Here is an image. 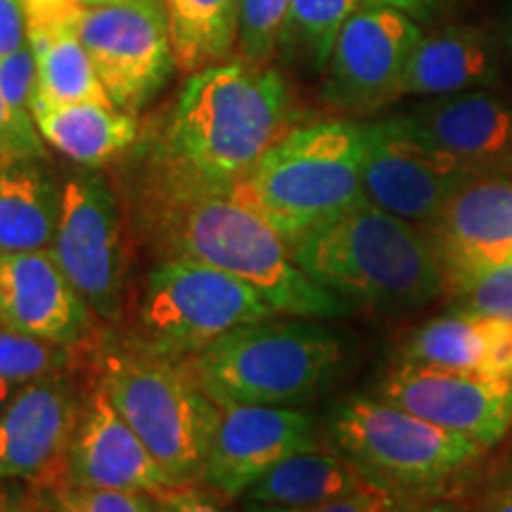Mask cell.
Instances as JSON below:
<instances>
[{
  "instance_id": "obj_15",
  "label": "cell",
  "mask_w": 512,
  "mask_h": 512,
  "mask_svg": "<svg viewBox=\"0 0 512 512\" xmlns=\"http://www.w3.org/2000/svg\"><path fill=\"white\" fill-rule=\"evenodd\" d=\"M202 486L219 496L240 498L280 460L318 446L316 420L302 408L219 406Z\"/></svg>"
},
{
  "instance_id": "obj_33",
  "label": "cell",
  "mask_w": 512,
  "mask_h": 512,
  "mask_svg": "<svg viewBox=\"0 0 512 512\" xmlns=\"http://www.w3.org/2000/svg\"><path fill=\"white\" fill-rule=\"evenodd\" d=\"M0 157L5 162L24 157H48L46 140L38 133L34 114L19 112L0 93Z\"/></svg>"
},
{
  "instance_id": "obj_11",
  "label": "cell",
  "mask_w": 512,
  "mask_h": 512,
  "mask_svg": "<svg viewBox=\"0 0 512 512\" xmlns=\"http://www.w3.org/2000/svg\"><path fill=\"white\" fill-rule=\"evenodd\" d=\"M361 178L370 204L427 228L475 174L394 114L363 121Z\"/></svg>"
},
{
  "instance_id": "obj_12",
  "label": "cell",
  "mask_w": 512,
  "mask_h": 512,
  "mask_svg": "<svg viewBox=\"0 0 512 512\" xmlns=\"http://www.w3.org/2000/svg\"><path fill=\"white\" fill-rule=\"evenodd\" d=\"M422 29L389 5H363L339 31L320 95L332 110L370 117L401 98L403 74Z\"/></svg>"
},
{
  "instance_id": "obj_13",
  "label": "cell",
  "mask_w": 512,
  "mask_h": 512,
  "mask_svg": "<svg viewBox=\"0 0 512 512\" xmlns=\"http://www.w3.org/2000/svg\"><path fill=\"white\" fill-rule=\"evenodd\" d=\"M377 389L380 399L484 448L498 444L512 425V377L399 361Z\"/></svg>"
},
{
  "instance_id": "obj_39",
  "label": "cell",
  "mask_w": 512,
  "mask_h": 512,
  "mask_svg": "<svg viewBox=\"0 0 512 512\" xmlns=\"http://www.w3.org/2000/svg\"><path fill=\"white\" fill-rule=\"evenodd\" d=\"M477 512H512V477L496 484L489 494L484 496Z\"/></svg>"
},
{
  "instance_id": "obj_4",
  "label": "cell",
  "mask_w": 512,
  "mask_h": 512,
  "mask_svg": "<svg viewBox=\"0 0 512 512\" xmlns=\"http://www.w3.org/2000/svg\"><path fill=\"white\" fill-rule=\"evenodd\" d=\"M363 121H316L290 128L235 183V192L292 247L366 202Z\"/></svg>"
},
{
  "instance_id": "obj_9",
  "label": "cell",
  "mask_w": 512,
  "mask_h": 512,
  "mask_svg": "<svg viewBox=\"0 0 512 512\" xmlns=\"http://www.w3.org/2000/svg\"><path fill=\"white\" fill-rule=\"evenodd\" d=\"M126 230L124 207L110 178L91 166H79L64 178L50 252L105 328H119L126 311Z\"/></svg>"
},
{
  "instance_id": "obj_30",
  "label": "cell",
  "mask_w": 512,
  "mask_h": 512,
  "mask_svg": "<svg viewBox=\"0 0 512 512\" xmlns=\"http://www.w3.org/2000/svg\"><path fill=\"white\" fill-rule=\"evenodd\" d=\"M41 494L60 512H152L150 496L133 491L53 484L41 489Z\"/></svg>"
},
{
  "instance_id": "obj_31",
  "label": "cell",
  "mask_w": 512,
  "mask_h": 512,
  "mask_svg": "<svg viewBox=\"0 0 512 512\" xmlns=\"http://www.w3.org/2000/svg\"><path fill=\"white\" fill-rule=\"evenodd\" d=\"M453 292H456L460 309L512 323V264L479 273L475 278L453 287Z\"/></svg>"
},
{
  "instance_id": "obj_7",
  "label": "cell",
  "mask_w": 512,
  "mask_h": 512,
  "mask_svg": "<svg viewBox=\"0 0 512 512\" xmlns=\"http://www.w3.org/2000/svg\"><path fill=\"white\" fill-rule=\"evenodd\" d=\"M332 444L370 484L401 501L444 498L467 477L486 448L465 434L370 396H349L328 418Z\"/></svg>"
},
{
  "instance_id": "obj_27",
  "label": "cell",
  "mask_w": 512,
  "mask_h": 512,
  "mask_svg": "<svg viewBox=\"0 0 512 512\" xmlns=\"http://www.w3.org/2000/svg\"><path fill=\"white\" fill-rule=\"evenodd\" d=\"M366 0H290L275 55L290 69L320 76L339 31Z\"/></svg>"
},
{
  "instance_id": "obj_38",
  "label": "cell",
  "mask_w": 512,
  "mask_h": 512,
  "mask_svg": "<svg viewBox=\"0 0 512 512\" xmlns=\"http://www.w3.org/2000/svg\"><path fill=\"white\" fill-rule=\"evenodd\" d=\"M387 512H465L460 505L446 498H425V501H396Z\"/></svg>"
},
{
  "instance_id": "obj_22",
  "label": "cell",
  "mask_w": 512,
  "mask_h": 512,
  "mask_svg": "<svg viewBox=\"0 0 512 512\" xmlns=\"http://www.w3.org/2000/svg\"><path fill=\"white\" fill-rule=\"evenodd\" d=\"M31 114L41 138L53 150L91 169L126 157L140 138L136 114H126L102 102L53 105L36 98Z\"/></svg>"
},
{
  "instance_id": "obj_2",
  "label": "cell",
  "mask_w": 512,
  "mask_h": 512,
  "mask_svg": "<svg viewBox=\"0 0 512 512\" xmlns=\"http://www.w3.org/2000/svg\"><path fill=\"white\" fill-rule=\"evenodd\" d=\"M290 88L278 69L221 62L188 76L138 147L166 169L207 185H235L290 128Z\"/></svg>"
},
{
  "instance_id": "obj_1",
  "label": "cell",
  "mask_w": 512,
  "mask_h": 512,
  "mask_svg": "<svg viewBox=\"0 0 512 512\" xmlns=\"http://www.w3.org/2000/svg\"><path fill=\"white\" fill-rule=\"evenodd\" d=\"M117 192L131 240L152 259H192L235 275L280 316H349L347 299L313 283L235 185L192 181L133 145Z\"/></svg>"
},
{
  "instance_id": "obj_18",
  "label": "cell",
  "mask_w": 512,
  "mask_h": 512,
  "mask_svg": "<svg viewBox=\"0 0 512 512\" xmlns=\"http://www.w3.org/2000/svg\"><path fill=\"white\" fill-rule=\"evenodd\" d=\"M100 320L50 249L0 254V325L60 344H88Z\"/></svg>"
},
{
  "instance_id": "obj_41",
  "label": "cell",
  "mask_w": 512,
  "mask_h": 512,
  "mask_svg": "<svg viewBox=\"0 0 512 512\" xmlns=\"http://www.w3.org/2000/svg\"><path fill=\"white\" fill-rule=\"evenodd\" d=\"M19 387H22V384L12 382V380H8V377L0 375V415H3L5 408L10 406V401L15 399V394L19 392Z\"/></svg>"
},
{
  "instance_id": "obj_45",
  "label": "cell",
  "mask_w": 512,
  "mask_h": 512,
  "mask_svg": "<svg viewBox=\"0 0 512 512\" xmlns=\"http://www.w3.org/2000/svg\"><path fill=\"white\" fill-rule=\"evenodd\" d=\"M3 164H5V159H3V157H0V166H3Z\"/></svg>"
},
{
  "instance_id": "obj_17",
  "label": "cell",
  "mask_w": 512,
  "mask_h": 512,
  "mask_svg": "<svg viewBox=\"0 0 512 512\" xmlns=\"http://www.w3.org/2000/svg\"><path fill=\"white\" fill-rule=\"evenodd\" d=\"M448 290L512 264V176H475L427 226Z\"/></svg>"
},
{
  "instance_id": "obj_19",
  "label": "cell",
  "mask_w": 512,
  "mask_h": 512,
  "mask_svg": "<svg viewBox=\"0 0 512 512\" xmlns=\"http://www.w3.org/2000/svg\"><path fill=\"white\" fill-rule=\"evenodd\" d=\"M401 117L475 176H512V102L491 88L427 98Z\"/></svg>"
},
{
  "instance_id": "obj_16",
  "label": "cell",
  "mask_w": 512,
  "mask_h": 512,
  "mask_svg": "<svg viewBox=\"0 0 512 512\" xmlns=\"http://www.w3.org/2000/svg\"><path fill=\"white\" fill-rule=\"evenodd\" d=\"M86 392L79 373L50 375L19 387L0 415V482L34 479L38 484L60 465Z\"/></svg>"
},
{
  "instance_id": "obj_10",
  "label": "cell",
  "mask_w": 512,
  "mask_h": 512,
  "mask_svg": "<svg viewBox=\"0 0 512 512\" xmlns=\"http://www.w3.org/2000/svg\"><path fill=\"white\" fill-rule=\"evenodd\" d=\"M62 12L112 105L138 117L176 69L164 0H91Z\"/></svg>"
},
{
  "instance_id": "obj_25",
  "label": "cell",
  "mask_w": 512,
  "mask_h": 512,
  "mask_svg": "<svg viewBox=\"0 0 512 512\" xmlns=\"http://www.w3.org/2000/svg\"><path fill=\"white\" fill-rule=\"evenodd\" d=\"M370 484L363 472L339 451H311L294 453L280 460L245 494V503L261 505H316L337 501V498L358 494Z\"/></svg>"
},
{
  "instance_id": "obj_29",
  "label": "cell",
  "mask_w": 512,
  "mask_h": 512,
  "mask_svg": "<svg viewBox=\"0 0 512 512\" xmlns=\"http://www.w3.org/2000/svg\"><path fill=\"white\" fill-rule=\"evenodd\" d=\"M290 0H240L238 50L242 60L268 64L278 46V34Z\"/></svg>"
},
{
  "instance_id": "obj_44",
  "label": "cell",
  "mask_w": 512,
  "mask_h": 512,
  "mask_svg": "<svg viewBox=\"0 0 512 512\" xmlns=\"http://www.w3.org/2000/svg\"><path fill=\"white\" fill-rule=\"evenodd\" d=\"M508 50H510V60H512V12L508 19Z\"/></svg>"
},
{
  "instance_id": "obj_26",
  "label": "cell",
  "mask_w": 512,
  "mask_h": 512,
  "mask_svg": "<svg viewBox=\"0 0 512 512\" xmlns=\"http://www.w3.org/2000/svg\"><path fill=\"white\" fill-rule=\"evenodd\" d=\"M164 10L178 72L226 62L238 46L240 0H164Z\"/></svg>"
},
{
  "instance_id": "obj_35",
  "label": "cell",
  "mask_w": 512,
  "mask_h": 512,
  "mask_svg": "<svg viewBox=\"0 0 512 512\" xmlns=\"http://www.w3.org/2000/svg\"><path fill=\"white\" fill-rule=\"evenodd\" d=\"M152 512H230L221 503V496L202 484H176L169 489L147 494Z\"/></svg>"
},
{
  "instance_id": "obj_28",
  "label": "cell",
  "mask_w": 512,
  "mask_h": 512,
  "mask_svg": "<svg viewBox=\"0 0 512 512\" xmlns=\"http://www.w3.org/2000/svg\"><path fill=\"white\" fill-rule=\"evenodd\" d=\"M100 335L88 344H60L0 325V375L27 384L50 375L91 370Z\"/></svg>"
},
{
  "instance_id": "obj_43",
  "label": "cell",
  "mask_w": 512,
  "mask_h": 512,
  "mask_svg": "<svg viewBox=\"0 0 512 512\" xmlns=\"http://www.w3.org/2000/svg\"><path fill=\"white\" fill-rule=\"evenodd\" d=\"M0 512H27V505H17L5 491H0Z\"/></svg>"
},
{
  "instance_id": "obj_21",
  "label": "cell",
  "mask_w": 512,
  "mask_h": 512,
  "mask_svg": "<svg viewBox=\"0 0 512 512\" xmlns=\"http://www.w3.org/2000/svg\"><path fill=\"white\" fill-rule=\"evenodd\" d=\"M401 361L512 377V323L465 309L437 316L406 339Z\"/></svg>"
},
{
  "instance_id": "obj_37",
  "label": "cell",
  "mask_w": 512,
  "mask_h": 512,
  "mask_svg": "<svg viewBox=\"0 0 512 512\" xmlns=\"http://www.w3.org/2000/svg\"><path fill=\"white\" fill-rule=\"evenodd\" d=\"M441 3L444 0H366L363 5H389V8L406 12L415 22H422V19H430Z\"/></svg>"
},
{
  "instance_id": "obj_23",
  "label": "cell",
  "mask_w": 512,
  "mask_h": 512,
  "mask_svg": "<svg viewBox=\"0 0 512 512\" xmlns=\"http://www.w3.org/2000/svg\"><path fill=\"white\" fill-rule=\"evenodd\" d=\"M62 209V183L48 157L0 166V254L50 249Z\"/></svg>"
},
{
  "instance_id": "obj_42",
  "label": "cell",
  "mask_w": 512,
  "mask_h": 512,
  "mask_svg": "<svg viewBox=\"0 0 512 512\" xmlns=\"http://www.w3.org/2000/svg\"><path fill=\"white\" fill-rule=\"evenodd\" d=\"M27 512H60V510H57L55 508V505L53 503H50L48 501V498L46 496H38L36 498V501L34 503H31V505H27Z\"/></svg>"
},
{
  "instance_id": "obj_6",
  "label": "cell",
  "mask_w": 512,
  "mask_h": 512,
  "mask_svg": "<svg viewBox=\"0 0 512 512\" xmlns=\"http://www.w3.org/2000/svg\"><path fill=\"white\" fill-rule=\"evenodd\" d=\"M93 375L166 475L176 484H202L221 408L183 363L145 354L117 332H102Z\"/></svg>"
},
{
  "instance_id": "obj_40",
  "label": "cell",
  "mask_w": 512,
  "mask_h": 512,
  "mask_svg": "<svg viewBox=\"0 0 512 512\" xmlns=\"http://www.w3.org/2000/svg\"><path fill=\"white\" fill-rule=\"evenodd\" d=\"M27 3L29 17H41V15H53V12H62L74 5L91 3V0H24Z\"/></svg>"
},
{
  "instance_id": "obj_32",
  "label": "cell",
  "mask_w": 512,
  "mask_h": 512,
  "mask_svg": "<svg viewBox=\"0 0 512 512\" xmlns=\"http://www.w3.org/2000/svg\"><path fill=\"white\" fill-rule=\"evenodd\" d=\"M0 93L15 110L31 114L38 95V67L31 41L0 60Z\"/></svg>"
},
{
  "instance_id": "obj_20",
  "label": "cell",
  "mask_w": 512,
  "mask_h": 512,
  "mask_svg": "<svg viewBox=\"0 0 512 512\" xmlns=\"http://www.w3.org/2000/svg\"><path fill=\"white\" fill-rule=\"evenodd\" d=\"M501 81V55L496 41L472 24H451L432 34H422L415 43L401 98H444L482 91Z\"/></svg>"
},
{
  "instance_id": "obj_36",
  "label": "cell",
  "mask_w": 512,
  "mask_h": 512,
  "mask_svg": "<svg viewBox=\"0 0 512 512\" xmlns=\"http://www.w3.org/2000/svg\"><path fill=\"white\" fill-rule=\"evenodd\" d=\"M29 41V12L24 0H0V60Z\"/></svg>"
},
{
  "instance_id": "obj_14",
  "label": "cell",
  "mask_w": 512,
  "mask_h": 512,
  "mask_svg": "<svg viewBox=\"0 0 512 512\" xmlns=\"http://www.w3.org/2000/svg\"><path fill=\"white\" fill-rule=\"evenodd\" d=\"M53 484L133 491V494H157L176 486L138 434L131 430V425L121 418L105 387L95 380L93 368L67 451L60 465L38 482L41 489Z\"/></svg>"
},
{
  "instance_id": "obj_34",
  "label": "cell",
  "mask_w": 512,
  "mask_h": 512,
  "mask_svg": "<svg viewBox=\"0 0 512 512\" xmlns=\"http://www.w3.org/2000/svg\"><path fill=\"white\" fill-rule=\"evenodd\" d=\"M396 501L392 494L380 489V486H368L358 494L337 498V501L316 503V505H294V508H283V505H261V503H245L247 512H387Z\"/></svg>"
},
{
  "instance_id": "obj_8",
  "label": "cell",
  "mask_w": 512,
  "mask_h": 512,
  "mask_svg": "<svg viewBox=\"0 0 512 512\" xmlns=\"http://www.w3.org/2000/svg\"><path fill=\"white\" fill-rule=\"evenodd\" d=\"M280 316L240 278L192 259H162L128 292L117 335L181 363L242 325Z\"/></svg>"
},
{
  "instance_id": "obj_5",
  "label": "cell",
  "mask_w": 512,
  "mask_h": 512,
  "mask_svg": "<svg viewBox=\"0 0 512 512\" xmlns=\"http://www.w3.org/2000/svg\"><path fill=\"white\" fill-rule=\"evenodd\" d=\"M183 368L216 406L297 408L344 363L342 337L316 318H266L228 332Z\"/></svg>"
},
{
  "instance_id": "obj_3",
  "label": "cell",
  "mask_w": 512,
  "mask_h": 512,
  "mask_svg": "<svg viewBox=\"0 0 512 512\" xmlns=\"http://www.w3.org/2000/svg\"><path fill=\"white\" fill-rule=\"evenodd\" d=\"M290 252L313 283L349 304L406 309L448 290L430 230L368 200L304 235Z\"/></svg>"
},
{
  "instance_id": "obj_24",
  "label": "cell",
  "mask_w": 512,
  "mask_h": 512,
  "mask_svg": "<svg viewBox=\"0 0 512 512\" xmlns=\"http://www.w3.org/2000/svg\"><path fill=\"white\" fill-rule=\"evenodd\" d=\"M29 41L34 46L38 67L36 98L53 105H112L67 12L29 17Z\"/></svg>"
}]
</instances>
